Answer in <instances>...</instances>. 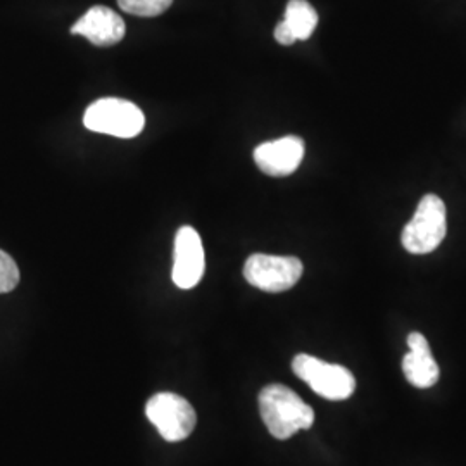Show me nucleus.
<instances>
[{"mask_svg":"<svg viewBox=\"0 0 466 466\" xmlns=\"http://www.w3.org/2000/svg\"><path fill=\"white\" fill-rule=\"evenodd\" d=\"M259 413L268 432L285 441L299 431H308L315 423V411L299 396L280 383L267 385L259 392Z\"/></svg>","mask_w":466,"mask_h":466,"instance_id":"obj_1","label":"nucleus"},{"mask_svg":"<svg viewBox=\"0 0 466 466\" xmlns=\"http://www.w3.org/2000/svg\"><path fill=\"white\" fill-rule=\"evenodd\" d=\"M448 233V211L439 196L429 194L418 204L417 213L404 227L400 242L411 254H429L437 249Z\"/></svg>","mask_w":466,"mask_h":466,"instance_id":"obj_2","label":"nucleus"},{"mask_svg":"<svg viewBox=\"0 0 466 466\" xmlns=\"http://www.w3.org/2000/svg\"><path fill=\"white\" fill-rule=\"evenodd\" d=\"M84 125L96 134L134 138L144 130L146 116L130 100L106 97L86 107Z\"/></svg>","mask_w":466,"mask_h":466,"instance_id":"obj_3","label":"nucleus"},{"mask_svg":"<svg viewBox=\"0 0 466 466\" xmlns=\"http://www.w3.org/2000/svg\"><path fill=\"white\" fill-rule=\"evenodd\" d=\"M292 370L298 379L325 400H350L356 390V379L348 368L321 361L309 354H298L292 361Z\"/></svg>","mask_w":466,"mask_h":466,"instance_id":"obj_4","label":"nucleus"},{"mask_svg":"<svg viewBox=\"0 0 466 466\" xmlns=\"http://www.w3.org/2000/svg\"><path fill=\"white\" fill-rule=\"evenodd\" d=\"M146 415L167 442H180L194 432L198 417L188 400L173 394L161 392L150 398Z\"/></svg>","mask_w":466,"mask_h":466,"instance_id":"obj_5","label":"nucleus"},{"mask_svg":"<svg viewBox=\"0 0 466 466\" xmlns=\"http://www.w3.org/2000/svg\"><path fill=\"white\" fill-rule=\"evenodd\" d=\"M304 267L294 256H269L252 254L246 261L244 277L246 280L269 294H279L292 289L299 282Z\"/></svg>","mask_w":466,"mask_h":466,"instance_id":"obj_6","label":"nucleus"},{"mask_svg":"<svg viewBox=\"0 0 466 466\" xmlns=\"http://www.w3.org/2000/svg\"><path fill=\"white\" fill-rule=\"evenodd\" d=\"M204 248L199 233L192 227H182L175 238V263L171 279L178 289H194L204 277Z\"/></svg>","mask_w":466,"mask_h":466,"instance_id":"obj_7","label":"nucleus"},{"mask_svg":"<svg viewBox=\"0 0 466 466\" xmlns=\"http://www.w3.org/2000/svg\"><path fill=\"white\" fill-rule=\"evenodd\" d=\"M304 140L296 135L265 142L254 150L258 167L269 177H289L302 163Z\"/></svg>","mask_w":466,"mask_h":466,"instance_id":"obj_8","label":"nucleus"},{"mask_svg":"<svg viewBox=\"0 0 466 466\" xmlns=\"http://www.w3.org/2000/svg\"><path fill=\"white\" fill-rule=\"evenodd\" d=\"M127 32L123 17L106 5L90 7L73 26L71 34L82 35L97 47H111L123 40Z\"/></svg>","mask_w":466,"mask_h":466,"instance_id":"obj_9","label":"nucleus"},{"mask_svg":"<svg viewBox=\"0 0 466 466\" xmlns=\"http://www.w3.org/2000/svg\"><path fill=\"white\" fill-rule=\"evenodd\" d=\"M408 346L410 352L402 360V373L406 380L418 389H431L439 382L441 370L433 360L429 340L421 333H410Z\"/></svg>","mask_w":466,"mask_h":466,"instance_id":"obj_10","label":"nucleus"},{"mask_svg":"<svg viewBox=\"0 0 466 466\" xmlns=\"http://www.w3.org/2000/svg\"><path fill=\"white\" fill-rule=\"evenodd\" d=\"M283 23L290 28L296 40H308L318 26V13L308 0H289Z\"/></svg>","mask_w":466,"mask_h":466,"instance_id":"obj_11","label":"nucleus"},{"mask_svg":"<svg viewBox=\"0 0 466 466\" xmlns=\"http://www.w3.org/2000/svg\"><path fill=\"white\" fill-rule=\"evenodd\" d=\"M173 0H117V5L134 16L156 17L167 13Z\"/></svg>","mask_w":466,"mask_h":466,"instance_id":"obj_12","label":"nucleus"},{"mask_svg":"<svg viewBox=\"0 0 466 466\" xmlns=\"http://www.w3.org/2000/svg\"><path fill=\"white\" fill-rule=\"evenodd\" d=\"M19 283V268L16 261L4 250H0V294L15 290Z\"/></svg>","mask_w":466,"mask_h":466,"instance_id":"obj_13","label":"nucleus"},{"mask_svg":"<svg viewBox=\"0 0 466 466\" xmlns=\"http://www.w3.org/2000/svg\"><path fill=\"white\" fill-rule=\"evenodd\" d=\"M275 38L279 44L282 46H292L296 42V36L290 32V28L285 23H279V26L275 28Z\"/></svg>","mask_w":466,"mask_h":466,"instance_id":"obj_14","label":"nucleus"}]
</instances>
